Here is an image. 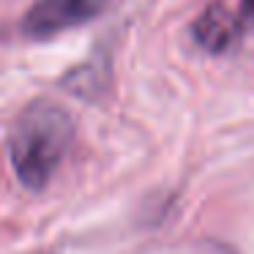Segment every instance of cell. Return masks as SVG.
Returning a JSON list of instances; mask_svg holds the SVG:
<instances>
[{
    "label": "cell",
    "mask_w": 254,
    "mask_h": 254,
    "mask_svg": "<svg viewBox=\"0 0 254 254\" xmlns=\"http://www.w3.org/2000/svg\"><path fill=\"white\" fill-rule=\"evenodd\" d=\"M191 36L208 55H227L241 39V19L221 3H210L191 25Z\"/></svg>",
    "instance_id": "3"
},
{
    "label": "cell",
    "mask_w": 254,
    "mask_h": 254,
    "mask_svg": "<svg viewBox=\"0 0 254 254\" xmlns=\"http://www.w3.org/2000/svg\"><path fill=\"white\" fill-rule=\"evenodd\" d=\"M33 254H50V252H33Z\"/></svg>",
    "instance_id": "5"
},
{
    "label": "cell",
    "mask_w": 254,
    "mask_h": 254,
    "mask_svg": "<svg viewBox=\"0 0 254 254\" xmlns=\"http://www.w3.org/2000/svg\"><path fill=\"white\" fill-rule=\"evenodd\" d=\"M107 6L110 0H36L22 17V33L28 39L47 41L101 17Z\"/></svg>",
    "instance_id": "2"
},
{
    "label": "cell",
    "mask_w": 254,
    "mask_h": 254,
    "mask_svg": "<svg viewBox=\"0 0 254 254\" xmlns=\"http://www.w3.org/2000/svg\"><path fill=\"white\" fill-rule=\"evenodd\" d=\"M74 121L63 104L36 99L17 115L8 131V159L19 183L41 191L71 148Z\"/></svg>",
    "instance_id": "1"
},
{
    "label": "cell",
    "mask_w": 254,
    "mask_h": 254,
    "mask_svg": "<svg viewBox=\"0 0 254 254\" xmlns=\"http://www.w3.org/2000/svg\"><path fill=\"white\" fill-rule=\"evenodd\" d=\"M241 17L243 19H254V0H243L241 3Z\"/></svg>",
    "instance_id": "4"
}]
</instances>
